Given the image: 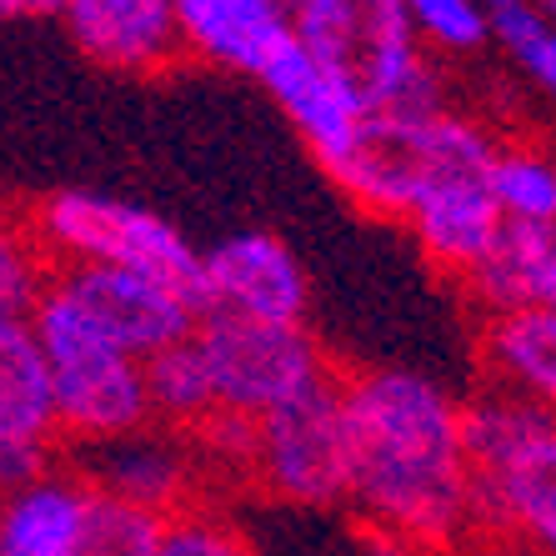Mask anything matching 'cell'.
Instances as JSON below:
<instances>
[{
  "mask_svg": "<svg viewBox=\"0 0 556 556\" xmlns=\"http://www.w3.org/2000/svg\"><path fill=\"white\" fill-rule=\"evenodd\" d=\"M346 421V506L362 527L446 556L471 546L462 396L406 366L337 371Z\"/></svg>",
  "mask_w": 556,
  "mask_h": 556,
  "instance_id": "1",
  "label": "cell"
},
{
  "mask_svg": "<svg viewBox=\"0 0 556 556\" xmlns=\"http://www.w3.org/2000/svg\"><path fill=\"white\" fill-rule=\"evenodd\" d=\"M471 542L527 556L556 552V416L506 391L462 402Z\"/></svg>",
  "mask_w": 556,
  "mask_h": 556,
  "instance_id": "2",
  "label": "cell"
},
{
  "mask_svg": "<svg viewBox=\"0 0 556 556\" xmlns=\"http://www.w3.org/2000/svg\"><path fill=\"white\" fill-rule=\"evenodd\" d=\"M291 40L376 121H427L456 105L446 65L396 0H291Z\"/></svg>",
  "mask_w": 556,
  "mask_h": 556,
  "instance_id": "3",
  "label": "cell"
},
{
  "mask_svg": "<svg viewBox=\"0 0 556 556\" xmlns=\"http://www.w3.org/2000/svg\"><path fill=\"white\" fill-rule=\"evenodd\" d=\"M26 326L36 337L40 362H46V376H51L61 446L80 452V446H101V441L151 427L141 362L105 337L91 321V311L61 281H51V291L40 296Z\"/></svg>",
  "mask_w": 556,
  "mask_h": 556,
  "instance_id": "4",
  "label": "cell"
},
{
  "mask_svg": "<svg viewBox=\"0 0 556 556\" xmlns=\"http://www.w3.org/2000/svg\"><path fill=\"white\" fill-rule=\"evenodd\" d=\"M496 136H502L496 126L456 105L427 121V161L396 226L446 281H462L502 231V211L486 186Z\"/></svg>",
  "mask_w": 556,
  "mask_h": 556,
  "instance_id": "5",
  "label": "cell"
},
{
  "mask_svg": "<svg viewBox=\"0 0 556 556\" xmlns=\"http://www.w3.org/2000/svg\"><path fill=\"white\" fill-rule=\"evenodd\" d=\"M26 216L46 256L55 261V271H65V266H116V271L155 276V281L176 286L195 301L201 251L161 211H146L136 201H121V195L105 191H86V186H65V191L40 195Z\"/></svg>",
  "mask_w": 556,
  "mask_h": 556,
  "instance_id": "6",
  "label": "cell"
},
{
  "mask_svg": "<svg viewBox=\"0 0 556 556\" xmlns=\"http://www.w3.org/2000/svg\"><path fill=\"white\" fill-rule=\"evenodd\" d=\"M191 341L201 346V362L211 371L216 406H226L236 416H251V421L306 396L311 387H321L326 376H337L321 341L311 337V326L201 316Z\"/></svg>",
  "mask_w": 556,
  "mask_h": 556,
  "instance_id": "7",
  "label": "cell"
},
{
  "mask_svg": "<svg viewBox=\"0 0 556 556\" xmlns=\"http://www.w3.org/2000/svg\"><path fill=\"white\" fill-rule=\"evenodd\" d=\"M247 477L281 506L301 511L346 506V421H341L337 376L261 416Z\"/></svg>",
  "mask_w": 556,
  "mask_h": 556,
  "instance_id": "8",
  "label": "cell"
},
{
  "mask_svg": "<svg viewBox=\"0 0 556 556\" xmlns=\"http://www.w3.org/2000/svg\"><path fill=\"white\" fill-rule=\"evenodd\" d=\"M195 311L266 326H311V276L276 231H236L201 251Z\"/></svg>",
  "mask_w": 556,
  "mask_h": 556,
  "instance_id": "9",
  "label": "cell"
},
{
  "mask_svg": "<svg viewBox=\"0 0 556 556\" xmlns=\"http://www.w3.org/2000/svg\"><path fill=\"white\" fill-rule=\"evenodd\" d=\"M76 471L91 481L96 496L126 502L161 521L195 502H206V471L195 462L191 441L170 427H155V421L130 431V437L80 446Z\"/></svg>",
  "mask_w": 556,
  "mask_h": 556,
  "instance_id": "10",
  "label": "cell"
},
{
  "mask_svg": "<svg viewBox=\"0 0 556 556\" xmlns=\"http://www.w3.org/2000/svg\"><path fill=\"white\" fill-rule=\"evenodd\" d=\"M55 281L91 311V321L101 326L126 356H136V362L186 341L195 331V321H201V311H195V301L186 296V291L155 281V276H141V271L65 266V271H55Z\"/></svg>",
  "mask_w": 556,
  "mask_h": 556,
  "instance_id": "11",
  "label": "cell"
},
{
  "mask_svg": "<svg viewBox=\"0 0 556 556\" xmlns=\"http://www.w3.org/2000/svg\"><path fill=\"white\" fill-rule=\"evenodd\" d=\"M61 466L51 376L26 321H0V492Z\"/></svg>",
  "mask_w": 556,
  "mask_h": 556,
  "instance_id": "12",
  "label": "cell"
},
{
  "mask_svg": "<svg viewBox=\"0 0 556 556\" xmlns=\"http://www.w3.org/2000/svg\"><path fill=\"white\" fill-rule=\"evenodd\" d=\"M61 26L80 55L111 76H166L181 65L170 0H65Z\"/></svg>",
  "mask_w": 556,
  "mask_h": 556,
  "instance_id": "13",
  "label": "cell"
},
{
  "mask_svg": "<svg viewBox=\"0 0 556 556\" xmlns=\"http://www.w3.org/2000/svg\"><path fill=\"white\" fill-rule=\"evenodd\" d=\"M256 80L266 86L276 111L291 121V130L301 136V146H306L311 161L321 170L337 166L341 155L362 141L366 121H371L362 111V101H356L331 71H321V65L311 61L296 40H286L281 51L261 65Z\"/></svg>",
  "mask_w": 556,
  "mask_h": 556,
  "instance_id": "14",
  "label": "cell"
},
{
  "mask_svg": "<svg viewBox=\"0 0 556 556\" xmlns=\"http://www.w3.org/2000/svg\"><path fill=\"white\" fill-rule=\"evenodd\" d=\"M181 61L211 65L226 76H261L291 40V11L286 0H170Z\"/></svg>",
  "mask_w": 556,
  "mask_h": 556,
  "instance_id": "15",
  "label": "cell"
},
{
  "mask_svg": "<svg viewBox=\"0 0 556 556\" xmlns=\"http://www.w3.org/2000/svg\"><path fill=\"white\" fill-rule=\"evenodd\" d=\"M96 492L76 466L0 492V556H76L91 531Z\"/></svg>",
  "mask_w": 556,
  "mask_h": 556,
  "instance_id": "16",
  "label": "cell"
},
{
  "mask_svg": "<svg viewBox=\"0 0 556 556\" xmlns=\"http://www.w3.org/2000/svg\"><path fill=\"white\" fill-rule=\"evenodd\" d=\"M481 316L556 311V226L502 220L486 256L456 281Z\"/></svg>",
  "mask_w": 556,
  "mask_h": 556,
  "instance_id": "17",
  "label": "cell"
},
{
  "mask_svg": "<svg viewBox=\"0 0 556 556\" xmlns=\"http://www.w3.org/2000/svg\"><path fill=\"white\" fill-rule=\"evenodd\" d=\"M481 371L486 391L556 406V311L481 316Z\"/></svg>",
  "mask_w": 556,
  "mask_h": 556,
  "instance_id": "18",
  "label": "cell"
},
{
  "mask_svg": "<svg viewBox=\"0 0 556 556\" xmlns=\"http://www.w3.org/2000/svg\"><path fill=\"white\" fill-rule=\"evenodd\" d=\"M486 186L502 211V220H531V226H556V161L552 146L511 130L496 136L492 166H486Z\"/></svg>",
  "mask_w": 556,
  "mask_h": 556,
  "instance_id": "19",
  "label": "cell"
},
{
  "mask_svg": "<svg viewBox=\"0 0 556 556\" xmlns=\"http://www.w3.org/2000/svg\"><path fill=\"white\" fill-rule=\"evenodd\" d=\"M141 376H146V406H151L155 427L191 431L195 421H206L216 412V387H211V371L191 337L146 356Z\"/></svg>",
  "mask_w": 556,
  "mask_h": 556,
  "instance_id": "20",
  "label": "cell"
},
{
  "mask_svg": "<svg viewBox=\"0 0 556 556\" xmlns=\"http://www.w3.org/2000/svg\"><path fill=\"white\" fill-rule=\"evenodd\" d=\"M55 281V261L30 231L26 211H0V321H30Z\"/></svg>",
  "mask_w": 556,
  "mask_h": 556,
  "instance_id": "21",
  "label": "cell"
},
{
  "mask_svg": "<svg viewBox=\"0 0 556 556\" xmlns=\"http://www.w3.org/2000/svg\"><path fill=\"white\" fill-rule=\"evenodd\" d=\"M486 36H492V46L511 61V71H517L536 96L556 91V26H552V11H542L536 0L502 5V11L486 15Z\"/></svg>",
  "mask_w": 556,
  "mask_h": 556,
  "instance_id": "22",
  "label": "cell"
},
{
  "mask_svg": "<svg viewBox=\"0 0 556 556\" xmlns=\"http://www.w3.org/2000/svg\"><path fill=\"white\" fill-rule=\"evenodd\" d=\"M155 556H261V552L226 511H216L211 502H195L161 521Z\"/></svg>",
  "mask_w": 556,
  "mask_h": 556,
  "instance_id": "23",
  "label": "cell"
},
{
  "mask_svg": "<svg viewBox=\"0 0 556 556\" xmlns=\"http://www.w3.org/2000/svg\"><path fill=\"white\" fill-rule=\"evenodd\" d=\"M155 536H161V517L111 502V496H96L91 531L76 546V556H155Z\"/></svg>",
  "mask_w": 556,
  "mask_h": 556,
  "instance_id": "24",
  "label": "cell"
},
{
  "mask_svg": "<svg viewBox=\"0 0 556 556\" xmlns=\"http://www.w3.org/2000/svg\"><path fill=\"white\" fill-rule=\"evenodd\" d=\"M362 556H431V552H421V546L406 542V536H391V531L366 527V536H362Z\"/></svg>",
  "mask_w": 556,
  "mask_h": 556,
  "instance_id": "25",
  "label": "cell"
},
{
  "mask_svg": "<svg viewBox=\"0 0 556 556\" xmlns=\"http://www.w3.org/2000/svg\"><path fill=\"white\" fill-rule=\"evenodd\" d=\"M65 0H0V21H51Z\"/></svg>",
  "mask_w": 556,
  "mask_h": 556,
  "instance_id": "26",
  "label": "cell"
},
{
  "mask_svg": "<svg viewBox=\"0 0 556 556\" xmlns=\"http://www.w3.org/2000/svg\"><path fill=\"white\" fill-rule=\"evenodd\" d=\"M477 5H481L486 15H492V11H502V5H517V0H477Z\"/></svg>",
  "mask_w": 556,
  "mask_h": 556,
  "instance_id": "27",
  "label": "cell"
},
{
  "mask_svg": "<svg viewBox=\"0 0 556 556\" xmlns=\"http://www.w3.org/2000/svg\"><path fill=\"white\" fill-rule=\"evenodd\" d=\"M396 5H402V11H416V5H421V0H396Z\"/></svg>",
  "mask_w": 556,
  "mask_h": 556,
  "instance_id": "28",
  "label": "cell"
}]
</instances>
